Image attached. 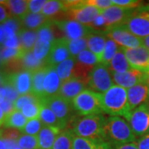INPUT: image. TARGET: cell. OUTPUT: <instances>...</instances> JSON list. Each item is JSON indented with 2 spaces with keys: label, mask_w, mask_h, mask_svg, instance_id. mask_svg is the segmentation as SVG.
Masks as SVG:
<instances>
[{
  "label": "cell",
  "mask_w": 149,
  "mask_h": 149,
  "mask_svg": "<svg viewBox=\"0 0 149 149\" xmlns=\"http://www.w3.org/2000/svg\"><path fill=\"white\" fill-rule=\"evenodd\" d=\"M48 66L46 65L42 69L36 70L32 73V91L33 95H35L40 99L45 97L44 92V80L47 72Z\"/></svg>",
  "instance_id": "cell-25"
},
{
  "label": "cell",
  "mask_w": 149,
  "mask_h": 149,
  "mask_svg": "<svg viewBox=\"0 0 149 149\" xmlns=\"http://www.w3.org/2000/svg\"><path fill=\"white\" fill-rule=\"evenodd\" d=\"M54 24L69 40L84 38L94 33H101L92 27L85 26L74 20L54 21Z\"/></svg>",
  "instance_id": "cell-9"
},
{
  "label": "cell",
  "mask_w": 149,
  "mask_h": 149,
  "mask_svg": "<svg viewBox=\"0 0 149 149\" xmlns=\"http://www.w3.org/2000/svg\"><path fill=\"white\" fill-rule=\"evenodd\" d=\"M61 83L62 82L57 74L56 68L53 66H48L47 72L45 80H44L45 97L57 95L59 90H60V87L61 85Z\"/></svg>",
  "instance_id": "cell-21"
},
{
  "label": "cell",
  "mask_w": 149,
  "mask_h": 149,
  "mask_svg": "<svg viewBox=\"0 0 149 149\" xmlns=\"http://www.w3.org/2000/svg\"><path fill=\"white\" fill-rule=\"evenodd\" d=\"M137 137H143L149 133V105L144 104L128 113L124 117Z\"/></svg>",
  "instance_id": "cell-7"
},
{
  "label": "cell",
  "mask_w": 149,
  "mask_h": 149,
  "mask_svg": "<svg viewBox=\"0 0 149 149\" xmlns=\"http://www.w3.org/2000/svg\"><path fill=\"white\" fill-rule=\"evenodd\" d=\"M62 129L50 126H43L42 130L37 135L38 139V149H52L56 139L61 133Z\"/></svg>",
  "instance_id": "cell-19"
},
{
  "label": "cell",
  "mask_w": 149,
  "mask_h": 149,
  "mask_svg": "<svg viewBox=\"0 0 149 149\" xmlns=\"http://www.w3.org/2000/svg\"><path fill=\"white\" fill-rule=\"evenodd\" d=\"M145 83L149 86V72L148 73V75H147V80H146V82H145Z\"/></svg>",
  "instance_id": "cell-62"
},
{
  "label": "cell",
  "mask_w": 149,
  "mask_h": 149,
  "mask_svg": "<svg viewBox=\"0 0 149 149\" xmlns=\"http://www.w3.org/2000/svg\"><path fill=\"white\" fill-rule=\"evenodd\" d=\"M105 140L113 147L136 142V136L128 123L121 117L107 118L105 126Z\"/></svg>",
  "instance_id": "cell-3"
},
{
  "label": "cell",
  "mask_w": 149,
  "mask_h": 149,
  "mask_svg": "<svg viewBox=\"0 0 149 149\" xmlns=\"http://www.w3.org/2000/svg\"><path fill=\"white\" fill-rule=\"evenodd\" d=\"M76 61L80 64L88 65V66H95L99 64V60L95 54L91 52L90 50H85L81 52L77 56Z\"/></svg>",
  "instance_id": "cell-42"
},
{
  "label": "cell",
  "mask_w": 149,
  "mask_h": 149,
  "mask_svg": "<svg viewBox=\"0 0 149 149\" xmlns=\"http://www.w3.org/2000/svg\"><path fill=\"white\" fill-rule=\"evenodd\" d=\"M110 73L115 85L128 90L140 83H145L148 75V73L135 69L129 70L123 73Z\"/></svg>",
  "instance_id": "cell-16"
},
{
  "label": "cell",
  "mask_w": 149,
  "mask_h": 149,
  "mask_svg": "<svg viewBox=\"0 0 149 149\" xmlns=\"http://www.w3.org/2000/svg\"><path fill=\"white\" fill-rule=\"evenodd\" d=\"M108 68L110 72H115V73H123L132 69L121 47L116 55L114 56V57L113 58L111 62L109 63Z\"/></svg>",
  "instance_id": "cell-27"
},
{
  "label": "cell",
  "mask_w": 149,
  "mask_h": 149,
  "mask_svg": "<svg viewBox=\"0 0 149 149\" xmlns=\"http://www.w3.org/2000/svg\"><path fill=\"white\" fill-rule=\"evenodd\" d=\"M27 123V118L21 111L14 110L7 115L3 123L4 128H13L22 130Z\"/></svg>",
  "instance_id": "cell-30"
},
{
  "label": "cell",
  "mask_w": 149,
  "mask_h": 149,
  "mask_svg": "<svg viewBox=\"0 0 149 149\" xmlns=\"http://www.w3.org/2000/svg\"><path fill=\"white\" fill-rule=\"evenodd\" d=\"M46 0H29L28 9L31 13H41L43 7L46 4Z\"/></svg>",
  "instance_id": "cell-47"
},
{
  "label": "cell",
  "mask_w": 149,
  "mask_h": 149,
  "mask_svg": "<svg viewBox=\"0 0 149 149\" xmlns=\"http://www.w3.org/2000/svg\"><path fill=\"white\" fill-rule=\"evenodd\" d=\"M43 123L40 120V118H34L28 120L26 125L23 127L21 130L22 134H27V135H32V136H37L38 133L43 128Z\"/></svg>",
  "instance_id": "cell-41"
},
{
  "label": "cell",
  "mask_w": 149,
  "mask_h": 149,
  "mask_svg": "<svg viewBox=\"0 0 149 149\" xmlns=\"http://www.w3.org/2000/svg\"><path fill=\"white\" fill-rule=\"evenodd\" d=\"M66 13L70 18L74 21L91 27L96 17L101 14L102 11L91 5L88 1H79L76 5Z\"/></svg>",
  "instance_id": "cell-10"
},
{
  "label": "cell",
  "mask_w": 149,
  "mask_h": 149,
  "mask_svg": "<svg viewBox=\"0 0 149 149\" xmlns=\"http://www.w3.org/2000/svg\"><path fill=\"white\" fill-rule=\"evenodd\" d=\"M6 99L5 89L3 86H0V104Z\"/></svg>",
  "instance_id": "cell-56"
},
{
  "label": "cell",
  "mask_w": 149,
  "mask_h": 149,
  "mask_svg": "<svg viewBox=\"0 0 149 149\" xmlns=\"http://www.w3.org/2000/svg\"><path fill=\"white\" fill-rule=\"evenodd\" d=\"M107 37L113 40L119 47L123 48H138L143 47L142 38L134 36L123 27L113 28L105 32Z\"/></svg>",
  "instance_id": "cell-13"
},
{
  "label": "cell",
  "mask_w": 149,
  "mask_h": 149,
  "mask_svg": "<svg viewBox=\"0 0 149 149\" xmlns=\"http://www.w3.org/2000/svg\"><path fill=\"white\" fill-rule=\"evenodd\" d=\"M103 111L111 116L125 117L129 112L128 91L121 86L113 85L110 89L100 94Z\"/></svg>",
  "instance_id": "cell-2"
},
{
  "label": "cell",
  "mask_w": 149,
  "mask_h": 149,
  "mask_svg": "<svg viewBox=\"0 0 149 149\" xmlns=\"http://www.w3.org/2000/svg\"><path fill=\"white\" fill-rule=\"evenodd\" d=\"M42 102L30 103L23 107L22 109L21 112L22 113V114L29 120L34 119V118H39L40 113L42 110Z\"/></svg>",
  "instance_id": "cell-38"
},
{
  "label": "cell",
  "mask_w": 149,
  "mask_h": 149,
  "mask_svg": "<svg viewBox=\"0 0 149 149\" xmlns=\"http://www.w3.org/2000/svg\"><path fill=\"white\" fill-rule=\"evenodd\" d=\"M4 76H5V73L3 71H0V85H3Z\"/></svg>",
  "instance_id": "cell-60"
},
{
  "label": "cell",
  "mask_w": 149,
  "mask_h": 149,
  "mask_svg": "<svg viewBox=\"0 0 149 149\" xmlns=\"http://www.w3.org/2000/svg\"><path fill=\"white\" fill-rule=\"evenodd\" d=\"M61 11L65 12V6L63 1L52 0V1H47L41 13L48 18H52V17L56 15L58 13L61 12Z\"/></svg>",
  "instance_id": "cell-34"
},
{
  "label": "cell",
  "mask_w": 149,
  "mask_h": 149,
  "mask_svg": "<svg viewBox=\"0 0 149 149\" xmlns=\"http://www.w3.org/2000/svg\"><path fill=\"white\" fill-rule=\"evenodd\" d=\"M52 48V43L45 42L37 39V42L33 47V54L35 57L40 61H46Z\"/></svg>",
  "instance_id": "cell-36"
},
{
  "label": "cell",
  "mask_w": 149,
  "mask_h": 149,
  "mask_svg": "<svg viewBox=\"0 0 149 149\" xmlns=\"http://www.w3.org/2000/svg\"><path fill=\"white\" fill-rule=\"evenodd\" d=\"M0 106L2 108L3 111L4 113L5 116L8 115L12 112L15 110V106H14V102H12L8 100H4L0 104Z\"/></svg>",
  "instance_id": "cell-51"
},
{
  "label": "cell",
  "mask_w": 149,
  "mask_h": 149,
  "mask_svg": "<svg viewBox=\"0 0 149 149\" xmlns=\"http://www.w3.org/2000/svg\"><path fill=\"white\" fill-rule=\"evenodd\" d=\"M3 25L4 32H5L6 38L15 37L17 35L18 32L22 28L21 21L16 18H13V17L8 19Z\"/></svg>",
  "instance_id": "cell-40"
},
{
  "label": "cell",
  "mask_w": 149,
  "mask_h": 149,
  "mask_svg": "<svg viewBox=\"0 0 149 149\" xmlns=\"http://www.w3.org/2000/svg\"><path fill=\"white\" fill-rule=\"evenodd\" d=\"M37 102H42V99L37 97L32 93H29L24 95H21L18 97V99L14 102V106H15V110L21 111L22 109L27 104L30 103H37Z\"/></svg>",
  "instance_id": "cell-44"
},
{
  "label": "cell",
  "mask_w": 149,
  "mask_h": 149,
  "mask_svg": "<svg viewBox=\"0 0 149 149\" xmlns=\"http://www.w3.org/2000/svg\"><path fill=\"white\" fill-rule=\"evenodd\" d=\"M14 149H22V148H19V147H16V148H15Z\"/></svg>",
  "instance_id": "cell-63"
},
{
  "label": "cell",
  "mask_w": 149,
  "mask_h": 149,
  "mask_svg": "<svg viewBox=\"0 0 149 149\" xmlns=\"http://www.w3.org/2000/svg\"><path fill=\"white\" fill-rule=\"evenodd\" d=\"M40 120L42 121L44 126H50V127H54V128H58L61 129H64V126L62 123L59 121L57 117L54 113L52 109H50L48 107L43 105L42 107V110L40 113L39 116Z\"/></svg>",
  "instance_id": "cell-31"
},
{
  "label": "cell",
  "mask_w": 149,
  "mask_h": 149,
  "mask_svg": "<svg viewBox=\"0 0 149 149\" xmlns=\"http://www.w3.org/2000/svg\"><path fill=\"white\" fill-rule=\"evenodd\" d=\"M52 21L42 13H29L22 20H21L22 27L27 30L38 31L41 27Z\"/></svg>",
  "instance_id": "cell-24"
},
{
  "label": "cell",
  "mask_w": 149,
  "mask_h": 149,
  "mask_svg": "<svg viewBox=\"0 0 149 149\" xmlns=\"http://www.w3.org/2000/svg\"><path fill=\"white\" fill-rule=\"evenodd\" d=\"M119 46L117 43L115 42L113 40H112L110 38L108 37L106 41V45H105V49H104V52L100 64L104 65L107 67H109V63L111 62L113 58L114 57V56L116 55L118 50H119Z\"/></svg>",
  "instance_id": "cell-33"
},
{
  "label": "cell",
  "mask_w": 149,
  "mask_h": 149,
  "mask_svg": "<svg viewBox=\"0 0 149 149\" xmlns=\"http://www.w3.org/2000/svg\"><path fill=\"white\" fill-rule=\"evenodd\" d=\"M3 48L0 47V66L1 65H3V59H2V56H1V51H2Z\"/></svg>",
  "instance_id": "cell-61"
},
{
  "label": "cell",
  "mask_w": 149,
  "mask_h": 149,
  "mask_svg": "<svg viewBox=\"0 0 149 149\" xmlns=\"http://www.w3.org/2000/svg\"><path fill=\"white\" fill-rule=\"evenodd\" d=\"M113 149H139V147H138L137 142H133V143H130L118 145V146L114 147Z\"/></svg>",
  "instance_id": "cell-54"
},
{
  "label": "cell",
  "mask_w": 149,
  "mask_h": 149,
  "mask_svg": "<svg viewBox=\"0 0 149 149\" xmlns=\"http://www.w3.org/2000/svg\"><path fill=\"white\" fill-rule=\"evenodd\" d=\"M122 48L132 69L148 73L149 51L147 48L143 46L138 48Z\"/></svg>",
  "instance_id": "cell-14"
},
{
  "label": "cell",
  "mask_w": 149,
  "mask_h": 149,
  "mask_svg": "<svg viewBox=\"0 0 149 149\" xmlns=\"http://www.w3.org/2000/svg\"><path fill=\"white\" fill-rule=\"evenodd\" d=\"M149 72V63H148V73Z\"/></svg>",
  "instance_id": "cell-64"
},
{
  "label": "cell",
  "mask_w": 149,
  "mask_h": 149,
  "mask_svg": "<svg viewBox=\"0 0 149 149\" xmlns=\"http://www.w3.org/2000/svg\"><path fill=\"white\" fill-rule=\"evenodd\" d=\"M113 5L122 7L124 8L135 9L139 7L143 6V2L137 0H113Z\"/></svg>",
  "instance_id": "cell-46"
},
{
  "label": "cell",
  "mask_w": 149,
  "mask_h": 149,
  "mask_svg": "<svg viewBox=\"0 0 149 149\" xmlns=\"http://www.w3.org/2000/svg\"><path fill=\"white\" fill-rule=\"evenodd\" d=\"M134 36L144 38L149 36V4L136 8L122 26Z\"/></svg>",
  "instance_id": "cell-5"
},
{
  "label": "cell",
  "mask_w": 149,
  "mask_h": 149,
  "mask_svg": "<svg viewBox=\"0 0 149 149\" xmlns=\"http://www.w3.org/2000/svg\"><path fill=\"white\" fill-rule=\"evenodd\" d=\"M106 119L101 114L73 117L69 123L70 130L74 136L80 138L105 140L104 126Z\"/></svg>",
  "instance_id": "cell-1"
},
{
  "label": "cell",
  "mask_w": 149,
  "mask_h": 149,
  "mask_svg": "<svg viewBox=\"0 0 149 149\" xmlns=\"http://www.w3.org/2000/svg\"><path fill=\"white\" fill-rule=\"evenodd\" d=\"M113 85V80L109 68L102 64L96 65L87 80V86L94 92L107 91Z\"/></svg>",
  "instance_id": "cell-8"
},
{
  "label": "cell",
  "mask_w": 149,
  "mask_h": 149,
  "mask_svg": "<svg viewBox=\"0 0 149 149\" xmlns=\"http://www.w3.org/2000/svg\"><path fill=\"white\" fill-rule=\"evenodd\" d=\"M137 143L139 149H149V133L141 137Z\"/></svg>",
  "instance_id": "cell-53"
},
{
  "label": "cell",
  "mask_w": 149,
  "mask_h": 149,
  "mask_svg": "<svg viewBox=\"0 0 149 149\" xmlns=\"http://www.w3.org/2000/svg\"><path fill=\"white\" fill-rule=\"evenodd\" d=\"M22 135L21 130L13 128H0V138L7 141H15L17 142Z\"/></svg>",
  "instance_id": "cell-45"
},
{
  "label": "cell",
  "mask_w": 149,
  "mask_h": 149,
  "mask_svg": "<svg viewBox=\"0 0 149 149\" xmlns=\"http://www.w3.org/2000/svg\"><path fill=\"white\" fill-rule=\"evenodd\" d=\"M68 40L65 37L56 38L52 44V48L45 62L47 66H53L63 62L66 59L70 57V54L68 48Z\"/></svg>",
  "instance_id": "cell-15"
},
{
  "label": "cell",
  "mask_w": 149,
  "mask_h": 149,
  "mask_svg": "<svg viewBox=\"0 0 149 149\" xmlns=\"http://www.w3.org/2000/svg\"><path fill=\"white\" fill-rule=\"evenodd\" d=\"M32 73L27 70H22L19 72L6 74L3 83L12 85L20 95H24L32 91Z\"/></svg>",
  "instance_id": "cell-11"
},
{
  "label": "cell",
  "mask_w": 149,
  "mask_h": 149,
  "mask_svg": "<svg viewBox=\"0 0 149 149\" xmlns=\"http://www.w3.org/2000/svg\"><path fill=\"white\" fill-rule=\"evenodd\" d=\"M11 18V15L8 8L3 4L0 3V24H4Z\"/></svg>",
  "instance_id": "cell-52"
},
{
  "label": "cell",
  "mask_w": 149,
  "mask_h": 149,
  "mask_svg": "<svg viewBox=\"0 0 149 149\" xmlns=\"http://www.w3.org/2000/svg\"><path fill=\"white\" fill-rule=\"evenodd\" d=\"M6 40V35L4 32V28L3 25L0 24V47H2V45H3V43Z\"/></svg>",
  "instance_id": "cell-55"
},
{
  "label": "cell",
  "mask_w": 149,
  "mask_h": 149,
  "mask_svg": "<svg viewBox=\"0 0 149 149\" xmlns=\"http://www.w3.org/2000/svg\"><path fill=\"white\" fill-rule=\"evenodd\" d=\"M1 4H3L10 13L11 17L18 20H22L29 13L28 1L27 0H8L0 1Z\"/></svg>",
  "instance_id": "cell-20"
},
{
  "label": "cell",
  "mask_w": 149,
  "mask_h": 149,
  "mask_svg": "<svg viewBox=\"0 0 149 149\" xmlns=\"http://www.w3.org/2000/svg\"><path fill=\"white\" fill-rule=\"evenodd\" d=\"M72 149H113V148L105 140L84 139L74 135Z\"/></svg>",
  "instance_id": "cell-22"
},
{
  "label": "cell",
  "mask_w": 149,
  "mask_h": 149,
  "mask_svg": "<svg viewBox=\"0 0 149 149\" xmlns=\"http://www.w3.org/2000/svg\"><path fill=\"white\" fill-rule=\"evenodd\" d=\"M88 3L101 11L108 9L113 6V0H88Z\"/></svg>",
  "instance_id": "cell-48"
},
{
  "label": "cell",
  "mask_w": 149,
  "mask_h": 149,
  "mask_svg": "<svg viewBox=\"0 0 149 149\" xmlns=\"http://www.w3.org/2000/svg\"><path fill=\"white\" fill-rule=\"evenodd\" d=\"M2 86L4 87L6 92V100H8L12 102H15L18 99L19 94L17 93V91L10 85L8 84H4Z\"/></svg>",
  "instance_id": "cell-49"
},
{
  "label": "cell",
  "mask_w": 149,
  "mask_h": 149,
  "mask_svg": "<svg viewBox=\"0 0 149 149\" xmlns=\"http://www.w3.org/2000/svg\"><path fill=\"white\" fill-rule=\"evenodd\" d=\"M26 52L20 48H6L3 47L1 51V56L3 63L14 59H21L23 57Z\"/></svg>",
  "instance_id": "cell-43"
},
{
  "label": "cell",
  "mask_w": 149,
  "mask_h": 149,
  "mask_svg": "<svg viewBox=\"0 0 149 149\" xmlns=\"http://www.w3.org/2000/svg\"><path fill=\"white\" fill-rule=\"evenodd\" d=\"M42 104L52 110L64 128L69 124L70 120L74 117V109L70 102L65 100L58 95L43 98L42 99Z\"/></svg>",
  "instance_id": "cell-6"
},
{
  "label": "cell",
  "mask_w": 149,
  "mask_h": 149,
  "mask_svg": "<svg viewBox=\"0 0 149 149\" xmlns=\"http://www.w3.org/2000/svg\"><path fill=\"white\" fill-rule=\"evenodd\" d=\"M68 40V48L71 57H75L87 48V37L74 40Z\"/></svg>",
  "instance_id": "cell-35"
},
{
  "label": "cell",
  "mask_w": 149,
  "mask_h": 149,
  "mask_svg": "<svg viewBox=\"0 0 149 149\" xmlns=\"http://www.w3.org/2000/svg\"><path fill=\"white\" fill-rule=\"evenodd\" d=\"M21 65L22 70H27L32 73L47 65L45 61H40L35 57L32 51L26 52L23 57L21 58Z\"/></svg>",
  "instance_id": "cell-29"
},
{
  "label": "cell",
  "mask_w": 149,
  "mask_h": 149,
  "mask_svg": "<svg viewBox=\"0 0 149 149\" xmlns=\"http://www.w3.org/2000/svg\"><path fill=\"white\" fill-rule=\"evenodd\" d=\"M135 9L124 8L122 7L113 5L108 9L102 11V15L106 22V32L113 28L122 26L134 13Z\"/></svg>",
  "instance_id": "cell-12"
},
{
  "label": "cell",
  "mask_w": 149,
  "mask_h": 149,
  "mask_svg": "<svg viewBox=\"0 0 149 149\" xmlns=\"http://www.w3.org/2000/svg\"><path fill=\"white\" fill-rule=\"evenodd\" d=\"M76 58L70 56V58L66 59L63 62L55 67L62 83L74 78V66L76 65Z\"/></svg>",
  "instance_id": "cell-26"
},
{
  "label": "cell",
  "mask_w": 149,
  "mask_h": 149,
  "mask_svg": "<svg viewBox=\"0 0 149 149\" xmlns=\"http://www.w3.org/2000/svg\"><path fill=\"white\" fill-rule=\"evenodd\" d=\"M5 114H4V113L3 111L2 108L0 106V128L2 126H3V123H4V120H5Z\"/></svg>",
  "instance_id": "cell-57"
},
{
  "label": "cell",
  "mask_w": 149,
  "mask_h": 149,
  "mask_svg": "<svg viewBox=\"0 0 149 149\" xmlns=\"http://www.w3.org/2000/svg\"><path fill=\"white\" fill-rule=\"evenodd\" d=\"M0 149H8V146L6 143L5 140L0 138Z\"/></svg>",
  "instance_id": "cell-59"
},
{
  "label": "cell",
  "mask_w": 149,
  "mask_h": 149,
  "mask_svg": "<svg viewBox=\"0 0 149 149\" xmlns=\"http://www.w3.org/2000/svg\"><path fill=\"white\" fill-rule=\"evenodd\" d=\"M74 134L70 129L62 130L56 139L52 149H72Z\"/></svg>",
  "instance_id": "cell-32"
},
{
  "label": "cell",
  "mask_w": 149,
  "mask_h": 149,
  "mask_svg": "<svg viewBox=\"0 0 149 149\" xmlns=\"http://www.w3.org/2000/svg\"><path fill=\"white\" fill-rule=\"evenodd\" d=\"M17 147L22 149H38V139L37 136L22 134L17 141Z\"/></svg>",
  "instance_id": "cell-39"
},
{
  "label": "cell",
  "mask_w": 149,
  "mask_h": 149,
  "mask_svg": "<svg viewBox=\"0 0 149 149\" xmlns=\"http://www.w3.org/2000/svg\"><path fill=\"white\" fill-rule=\"evenodd\" d=\"M17 36L20 40L22 49L26 52H32L37 41V31L22 28L17 33Z\"/></svg>",
  "instance_id": "cell-28"
},
{
  "label": "cell",
  "mask_w": 149,
  "mask_h": 149,
  "mask_svg": "<svg viewBox=\"0 0 149 149\" xmlns=\"http://www.w3.org/2000/svg\"><path fill=\"white\" fill-rule=\"evenodd\" d=\"M142 43H143V46L144 47L147 48L149 51V36L142 38Z\"/></svg>",
  "instance_id": "cell-58"
},
{
  "label": "cell",
  "mask_w": 149,
  "mask_h": 149,
  "mask_svg": "<svg viewBox=\"0 0 149 149\" xmlns=\"http://www.w3.org/2000/svg\"><path fill=\"white\" fill-rule=\"evenodd\" d=\"M106 41L105 36L102 35L101 33H94L87 37V47L91 52H93L97 56L99 60V64L100 63L104 52Z\"/></svg>",
  "instance_id": "cell-23"
},
{
  "label": "cell",
  "mask_w": 149,
  "mask_h": 149,
  "mask_svg": "<svg viewBox=\"0 0 149 149\" xmlns=\"http://www.w3.org/2000/svg\"><path fill=\"white\" fill-rule=\"evenodd\" d=\"M53 21H51L37 31V39L45 42L52 43L56 40L53 31Z\"/></svg>",
  "instance_id": "cell-37"
},
{
  "label": "cell",
  "mask_w": 149,
  "mask_h": 149,
  "mask_svg": "<svg viewBox=\"0 0 149 149\" xmlns=\"http://www.w3.org/2000/svg\"><path fill=\"white\" fill-rule=\"evenodd\" d=\"M129 112L142 104L149 103V86L146 83H140L128 90Z\"/></svg>",
  "instance_id": "cell-17"
},
{
  "label": "cell",
  "mask_w": 149,
  "mask_h": 149,
  "mask_svg": "<svg viewBox=\"0 0 149 149\" xmlns=\"http://www.w3.org/2000/svg\"><path fill=\"white\" fill-rule=\"evenodd\" d=\"M3 47L6 48H20L21 43L19 37L17 35L15 37L6 38L5 42L3 43Z\"/></svg>",
  "instance_id": "cell-50"
},
{
  "label": "cell",
  "mask_w": 149,
  "mask_h": 149,
  "mask_svg": "<svg viewBox=\"0 0 149 149\" xmlns=\"http://www.w3.org/2000/svg\"><path fill=\"white\" fill-rule=\"evenodd\" d=\"M74 110L80 116L96 115L104 113L100 100V93L85 90L70 102Z\"/></svg>",
  "instance_id": "cell-4"
},
{
  "label": "cell",
  "mask_w": 149,
  "mask_h": 149,
  "mask_svg": "<svg viewBox=\"0 0 149 149\" xmlns=\"http://www.w3.org/2000/svg\"><path fill=\"white\" fill-rule=\"evenodd\" d=\"M87 82L77 78H72L61 83L57 95L67 101L71 102L76 96L85 91Z\"/></svg>",
  "instance_id": "cell-18"
}]
</instances>
